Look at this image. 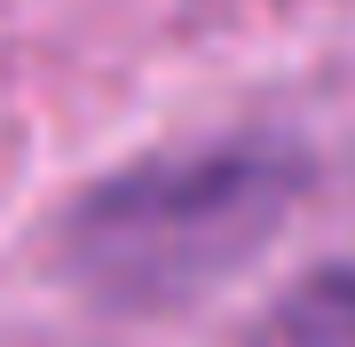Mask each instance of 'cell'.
I'll use <instances>...</instances> for the list:
<instances>
[{"mask_svg": "<svg viewBox=\"0 0 355 347\" xmlns=\"http://www.w3.org/2000/svg\"><path fill=\"white\" fill-rule=\"evenodd\" d=\"M300 166L284 150H198L158 158L119 181H103L64 229V260L87 292L119 308H166L190 300L198 284L237 269L253 244L284 221Z\"/></svg>", "mask_w": 355, "mask_h": 347, "instance_id": "cell-1", "label": "cell"}, {"mask_svg": "<svg viewBox=\"0 0 355 347\" xmlns=\"http://www.w3.org/2000/svg\"><path fill=\"white\" fill-rule=\"evenodd\" d=\"M268 347H355V269H324L268 316Z\"/></svg>", "mask_w": 355, "mask_h": 347, "instance_id": "cell-2", "label": "cell"}]
</instances>
